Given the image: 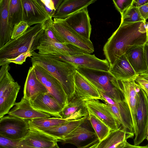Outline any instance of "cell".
Masks as SVG:
<instances>
[{"instance_id":"cell-9","label":"cell","mask_w":148,"mask_h":148,"mask_svg":"<svg viewBox=\"0 0 148 148\" xmlns=\"http://www.w3.org/2000/svg\"><path fill=\"white\" fill-rule=\"evenodd\" d=\"M28 120L8 115L0 118V136L13 140L24 138L28 134Z\"/></svg>"},{"instance_id":"cell-22","label":"cell","mask_w":148,"mask_h":148,"mask_svg":"<svg viewBox=\"0 0 148 148\" xmlns=\"http://www.w3.org/2000/svg\"><path fill=\"white\" fill-rule=\"evenodd\" d=\"M88 115L85 101L75 95L68 101L61 112L62 118L70 121L79 119Z\"/></svg>"},{"instance_id":"cell-1","label":"cell","mask_w":148,"mask_h":148,"mask_svg":"<svg viewBox=\"0 0 148 148\" xmlns=\"http://www.w3.org/2000/svg\"><path fill=\"white\" fill-rule=\"evenodd\" d=\"M145 21L120 23L103 48L104 54L110 67L132 47L144 45L148 42V32Z\"/></svg>"},{"instance_id":"cell-37","label":"cell","mask_w":148,"mask_h":148,"mask_svg":"<svg viewBox=\"0 0 148 148\" xmlns=\"http://www.w3.org/2000/svg\"><path fill=\"white\" fill-rule=\"evenodd\" d=\"M133 1L134 0H113L115 7L121 14L132 5Z\"/></svg>"},{"instance_id":"cell-28","label":"cell","mask_w":148,"mask_h":148,"mask_svg":"<svg viewBox=\"0 0 148 148\" xmlns=\"http://www.w3.org/2000/svg\"><path fill=\"white\" fill-rule=\"evenodd\" d=\"M84 123L58 141L64 144H72L78 147L81 143L97 137L95 132L90 131L83 125Z\"/></svg>"},{"instance_id":"cell-20","label":"cell","mask_w":148,"mask_h":148,"mask_svg":"<svg viewBox=\"0 0 148 148\" xmlns=\"http://www.w3.org/2000/svg\"><path fill=\"white\" fill-rule=\"evenodd\" d=\"M8 114L28 120L51 116L48 114L34 109L32 106L30 101L23 97L19 102L16 103Z\"/></svg>"},{"instance_id":"cell-2","label":"cell","mask_w":148,"mask_h":148,"mask_svg":"<svg viewBox=\"0 0 148 148\" xmlns=\"http://www.w3.org/2000/svg\"><path fill=\"white\" fill-rule=\"evenodd\" d=\"M30 57L32 63L43 67L60 82L68 101L74 94V77L77 67L57 59L51 54H41L34 51Z\"/></svg>"},{"instance_id":"cell-6","label":"cell","mask_w":148,"mask_h":148,"mask_svg":"<svg viewBox=\"0 0 148 148\" xmlns=\"http://www.w3.org/2000/svg\"><path fill=\"white\" fill-rule=\"evenodd\" d=\"M51 28L55 36L60 42L71 44L89 54L94 52L92 42L83 38L72 29L64 19L54 18Z\"/></svg>"},{"instance_id":"cell-32","label":"cell","mask_w":148,"mask_h":148,"mask_svg":"<svg viewBox=\"0 0 148 148\" xmlns=\"http://www.w3.org/2000/svg\"><path fill=\"white\" fill-rule=\"evenodd\" d=\"M88 112V119L100 141L107 136L111 130L106 125L96 116L90 112Z\"/></svg>"},{"instance_id":"cell-23","label":"cell","mask_w":148,"mask_h":148,"mask_svg":"<svg viewBox=\"0 0 148 148\" xmlns=\"http://www.w3.org/2000/svg\"><path fill=\"white\" fill-rule=\"evenodd\" d=\"M96 0H63L56 10L53 17L64 19L87 7Z\"/></svg>"},{"instance_id":"cell-40","label":"cell","mask_w":148,"mask_h":148,"mask_svg":"<svg viewBox=\"0 0 148 148\" xmlns=\"http://www.w3.org/2000/svg\"><path fill=\"white\" fill-rule=\"evenodd\" d=\"M50 16L53 17L56 10L53 0H40Z\"/></svg>"},{"instance_id":"cell-18","label":"cell","mask_w":148,"mask_h":148,"mask_svg":"<svg viewBox=\"0 0 148 148\" xmlns=\"http://www.w3.org/2000/svg\"><path fill=\"white\" fill-rule=\"evenodd\" d=\"M18 141L23 145L36 148H54L58 145V140L42 131L29 128L26 136Z\"/></svg>"},{"instance_id":"cell-41","label":"cell","mask_w":148,"mask_h":148,"mask_svg":"<svg viewBox=\"0 0 148 148\" xmlns=\"http://www.w3.org/2000/svg\"><path fill=\"white\" fill-rule=\"evenodd\" d=\"M140 14L144 20L146 21L148 18V3L138 8Z\"/></svg>"},{"instance_id":"cell-14","label":"cell","mask_w":148,"mask_h":148,"mask_svg":"<svg viewBox=\"0 0 148 148\" xmlns=\"http://www.w3.org/2000/svg\"><path fill=\"white\" fill-rule=\"evenodd\" d=\"M64 19L75 32L83 38L90 40L92 28L87 7L78 11Z\"/></svg>"},{"instance_id":"cell-8","label":"cell","mask_w":148,"mask_h":148,"mask_svg":"<svg viewBox=\"0 0 148 148\" xmlns=\"http://www.w3.org/2000/svg\"><path fill=\"white\" fill-rule=\"evenodd\" d=\"M103 101L125 130L128 138H133L134 132L131 112L125 99L115 101L103 93L99 92Z\"/></svg>"},{"instance_id":"cell-46","label":"cell","mask_w":148,"mask_h":148,"mask_svg":"<svg viewBox=\"0 0 148 148\" xmlns=\"http://www.w3.org/2000/svg\"><path fill=\"white\" fill-rule=\"evenodd\" d=\"M145 26L148 32V23L146 21L145 22Z\"/></svg>"},{"instance_id":"cell-4","label":"cell","mask_w":148,"mask_h":148,"mask_svg":"<svg viewBox=\"0 0 148 148\" xmlns=\"http://www.w3.org/2000/svg\"><path fill=\"white\" fill-rule=\"evenodd\" d=\"M77 70L88 79L99 92L115 101L124 99L122 93L116 86L117 80L109 71L80 66L77 67Z\"/></svg>"},{"instance_id":"cell-33","label":"cell","mask_w":148,"mask_h":148,"mask_svg":"<svg viewBox=\"0 0 148 148\" xmlns=\"http://www.w3.org/2000/svg\"><path fill=\"white\" fill-rule=\"evenodd\" d=\"M121 15V23L129 24L145 21L140 14L138 8L133 4Z\"/></svg>"},{"instance_id":"cell-24","label":"cell","mask_w":148,"mask_h":148,"mask_svg":"<svg viewBox=\"0 0 148 148\" xmlns=\"http://www.w3.org/2000/svg\"><path fill=\"white\" fill-rule=\"evenodd\" d=\"M144 45L133 46L125 54L129 62L138 75L145 74L147 70Z\"/></svg>"},{"instance_id":"cell-43","label":"cell","mask_w":148,"mask_h":148,"mask_svg":"<svg viewBox=\"0 0 148 148\" xmlns=\"http://www.w3.org/2000/svg\"><path fill=\"white\" fill-rule=\"evenodd\" d=\"M148 3V0H134L133 5L139 7Z\"/></svg>"},{"instance_id":"cell-38","label":"cell","mask_w":148,"mask_h":148,"mask_svg":"<svg viewBox=\"0 0 148 148\" xmlns=\"http://www.w3.org/2000/svg\"><path fill=\"white\" fill-rule=\"evenodd\" d=\"M32 56V53L31 52L30 50H29L27 52L19 55L14 58L5 60L3 62L2 65L6 64H9L11 63L21 65L25 62L26 59L27 57L30 58Z\"/></svg>"},{"instance_id":"cell-15","label":"cell","mask_w":148,"mask_h":148,"mask_svg":"<svg viewBox=\"0 0 148 148\" xmlns=\"http://www.w3.org/2000/svg\"><path fill=\"white\" fill-rule=\"evenodd\" d=\"M88 112L96 116L106 125L111 130H118L121 126L105 103L99 100H90L85 101Z\"/></svg>"},{"instance_id":"cell-44","label":"cell","mask_w":148,"mask_h":148,"mask_svg":"<svg viewBox=\"0 0 148 148\" xmlns=\"http://www.w3.org/2000/svg\"><path fill=\"white\" fill-rule=\"evenodd\" d=\"M144 49L147 69V71L145 74H148V42L144 45Z\"/></svg>"},{"instance_id":"cell-47","label":"cell","mask_w":148,"mask_h":148,"mask_svg":"<svg viewBox=\"0 0 148 148\" xmlns=\"http://www.w3.org/2000/svg\"><path fill=\"white\" fill-rule=\"evenodd\" d=\"M146 139L147 140V141H148V136H147Z\"/></svg>"},{"instance_id":"cell-25","label":"cell","mask_w":148,"mask_h":148,"mask_svg":"<svg viewBox=\"0 0 148 148\" xmlns=\"http://www.w3.org/2000/svg\"><path fill=\"white\" fill-rule=\"evenodd\" d=\"M109 72L116 79L122 80L136 77L138 75L129 62L125 54L121 56L110 67Z\"/></svg>"},{"instance_id":"cell-17","label":"cell","mask_w":148,"mask_h":148,"mask_svg":"<svg viewBox=\"0 0 148 148\" xmlns=\"http://www.w3.org/2000/svg\"><path fill=\"white\" fill-rule=\"evenodd\" d=\"M136 77L122 80L117 79L116 85V87L122 93L129 107L132 123L134 121L136 114L137 94L140 88L135 81Z\"/></svg>"},{"instance_id":"cell-42","label":"cell","mask_w":148,"mask_h":148,"mask_svg":"<svg viewBox=\"0 0 148 148\" xmlns=\"http://www.w3.org/2000/svg\"><path fill=\"white\" fill-rule=\"evenodd\" d=\"M99 142V139L96 138L88 144L84 146L79 147L78 148H97Z\"/></svg>"},{"instance_id":"cell-30","label":"cell","mask_w":148,"mask_h":148,"mask_svg":"<svg viewBox=\"0 0 148 148\" xmlns=\"http://www.w3.org/2000/svg\"><path fill=\"white\" fill-rule=\"evenodd\" d=\"M71 121L55 117L42 118L28 120L29 128L44 131Z\"/></svg>"},{"instance_id":"cell-13","label":"cell","mask_w":148,"mask_h":148,"mask_svg":"<svg viewBox=\"0 0 148 148\" xmlns=\"http://www.w3.org/2000/svg\"><path fill=\"white\" fill-rule=\"evenodd\" d=\"M23 19L29 27L42 24L50 16L40 0H22Z\"/></svg>"},{"instance_id":"cell-34","label":"cell","mask_w":148,"mask_h":148,"mask_svg":"<svg viewBox=\"0 0 148 148\" xmlns=\"http://www.w3.org/2000/svg\"><path fill=\"white\" fill-rule=\"evenodd\" d=\"M0 148H36L27 146L20 143L18 140H13L0 136ZM54 148H60L58 145Z\"/></svg>"},{"instance_id":"cell-31","label":"cell","mask_w":148,"mask_h":148,"mask_svg":"<svg viewBox=\"0 0 148 148\" xmlns=\"http://www.w3.org/2000/svg\"><path fill=\"white\" fill-rule=\"evenodd\" d=\"M22 0H11L8 14V21L10 26L12 29L15 25L23 19V6Z\"/></svg>"},{"instance_id":"cell-11","label":"cell","mask_w":148,"mask_h":148,"mask_svg":"<svg viewBox=\"0 0 148 148\" xmlns=\"http://www.w3.org/2000/svg\"><path fill=\"white\" fill-rule=\"evenodd\" d=\"M52 55L57 59L77 67H83L107 71H109L110 68V64L106 59H99L95 54L84 53L75 55Z\"/></svg>"},{"instance_id":"cell-12","label":"cell","mask_w":148,"mask_h":148,"mask_svg":"<svg viewBox=\"0 0 148 148\" xmlns=\"http://www.w3.org/2000/svg\"><path fill=\"white\" fill-rule=\"evenodd\" d=\"M37 49L38 53L44 55H75L88 53L71 44L53 41L48 38L44 33L39 40Z\"/></svg>"},{"instance_id":"cell-29","label":"cell","mask_w":148,"mask_h":148,"mask_svg":"<svg viewBox=\"0 0 148 148\" xmlns=\"http://www.w3.org/2000/svg\"><path fill=\"white\" fill-rule=\"evenodd\" d=\"M88 115L79 119L69 121L59 126L42 131L59 140L67 136L87 119Z\"/></svg>"},{"instance_id":"cell-10","label":"cell","mask_w":148,"mask_h":148,"mask_svg":"<svg viewBox=\"0 0 148 148\" xmlns=\"http://www.w3.org/2000/svg\"><path fill=\"white\" fill-rule=\"evenodd\" d=\"M32 64L37 78L45 87L48 93L56 100L63 108L68 101L61 84L43 67L36 64Z\"/></svg>"},{"instance_id":"cell-35","label":"cell","mask_w":148,"mask_h":148,"mask_svg":"<svg viewBox=\"0 0 148 148\" xmlns=\"http://www.w3.org/2000/svg\"><path fill=\"white\" fill-rule=\"evenodd\" d=\"M29 27L27 23L24 21L16 24L13 29L11 39H15L22 36Z\"/></svg>"},{"instance_id":"cell-48","label":"cell","mask_w":148,"mask_h":148,"mask_svg":"<svg viewBox=\"0 0 148 148\" xmlns=\"http://www.w3.org/2000/svg\"><path fill=\"white\" fill-rule=\"evenodd\" d=\"M147 136H148V127L147 132Z\"/></svg>"},{"instance_id":"cell-39","label":"cell","mask_w":148,"mask_h":148,"mask_svg":"<svg viewBox=\"0 0 148 148\" xmlns=\"http://www.w3.org/2000/svg\"><path fill=\"white\" fill-rule=\"evenodd\" d=\"M135 81L146 95L148 94V74H143L138 75Z\"/></svg>"},{"instance_id":"cell-5","label":"cell","mask_w":148,"mask_h":148,"mask_svg":"<svg viewBox=\"0 0 148 148\" xmlns=\"http://www.w3.org/2000/svg\"><path fill=\"white\" fill-rule=\"evenodd\" d=\"M9 64L2 65L0 69V118L8 114L15 105L21 88L8 71Z\"/></svg>"},{"instance_id":"cell-26","label":"cell","mask_w":148,"mask_h":148,"mask_svg":"<svg viewBox=\"0 0 148 148\" xmlns=\"http://www.w3.org/2000/svg\"><path fill=\"white\" fill-rule=\"evenodd\" d=\"M11 0H0V48L11 39L12 29L8 21Z\"/></svg>"},{"instance_id":"cell-45","label":"cell","mask_w":148,"mask_h":148,"mask_svg":"<svg viewBox=\"0 0 148 148\" xmlns=\"http://www.w3.org/2000/svg\"><path fill=\"white\" fill-rule=\"evenodd\" d=\"M123 148H148V146H136L134 145H131L127 142L125 146Z\"/></svg>"},{"instance_id":"cell-49","label":"cell","mask_w":148,"mask_h":148,"mask_svg":"<svg viewBox=\"0 0 148 148\" xmlns=\"http://www.w3.org/2000/svg\"><path fill=\"white\" fill-rule=\"evenodd\" d=\"M147 95V97H148V94H147V95Z\"/></svg>"},{"instance_id":"cell-36","label":"cell","mask_w":148,"mask_h":148,"mask_svg":"<svg viewBox=\"0 0 148 148\" xmlns=\"http://www.w3.org/2000/svg\"><path fill=\"white\" fill-rule=\"evenodd\" d=\"M52 18L50 16L48 19L42 24L44 28V33L48 38L53 41L60 42L56 38L52 29L51 25L53 21Z\"/></svg>"},{"instance_id":"cell-7","label":"cell","mask_w":148,"mask_h":148,"mask_svg":"<svg viewBox=\"0 0 148 148\" xmlns=\"http://www.w3.org/2000/svg\"><path fill=\"white\" fill-rule=\"evenodd\" d=\"M133 124L134 145L139 146L146 138L148 127V97L141 88L137 94L136 114Z\"/></svg>"},{"instance_id":"cell-16","label":"cell","mask_w":148,"mask_h":148,"mask_svg":"<svg viewBox=\"0 0 148 148\" xmlns=\"http://www.w3.org/2000/svg\"><path fill=\"white\" fill-rule=\"evenodd\" d=\"M74 95L85 101L90 100H101L100 94L96 87L85 76L77 70L74 77Z\"/></svg>"},{"instance_id":"cell-21","label":"cell","mask_w":148,"mask_h":148,"mask_svg":"<svg viewBox=\"0 0 148 148\" xmlns=\"http://www.w3.org/2000/svg\"><path fill=\"white\" fill-rule=\"evenodd\" d=\"M48 93L46 88L37 78L33 67H30L24 84L23 97L32 101L40 95Z\"/></svg>"},{"instance_id":"cell-3","label":"cell","mask_w":148,"mask_h":148,"mask_svg":"<svg viewBox=\"0 0 148 148\" xmlns=\"http://www.w3.org/2000/svg\"><path fill=\"white\" fill-rule=\"evenodd\" d=\"M44 33L43 25L37 24L29 27L20 37L11 39L0 48V66L6 59L14 58L29 50L32 53L37 49Z\"/></svg>"},{"instance_id":"cell-19","label":"cell","mask_w":148,"mask_h":148,"mask_svg":"<svg viewBox=\"0 0 148 148\" xmlns=\"http://www.w3.org/2000/svg\"><path fill=\"white\" fill-rule=\"evenodd\" d=\"M30 102L34 109L54 117L62 118L61 112L63 108L48 93L40 95L34 100Z\"/></svg>"},{"instance_id":"cell-27","label":"cell","mask_w":148,"mask_h":148,"mask_svg":"<svg viewBox=\"0 0 148 148\" xmlns=\"http://www.w3.org/2000/svg\"><path fill=\"white\" fill-rule=\"evenodd\" d=\"M128 138L121 126L115 130H111L107 136L99 142L97 148H123Z\"/></svg>"}]
</instances>
